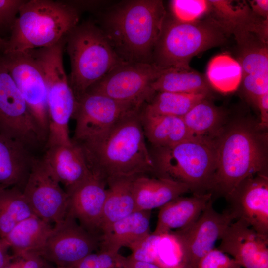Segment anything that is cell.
Returning a JSON list of instances; mask_svg holds the SVG:
<instances>
[{
	"label": "cell",
	"instance_id": "cell-1",
	"mask_svg": "<svg viewBox=\"0 0 268 268\" xmlns=\"http://www.w3.org/2000/svg\"><path fill=\"white\" fill-rule=\"evenodd\" d=\"M142 107L123 117L103 135L76 143L92 173L105 182L116 177L155 174L141 122Z\"/></svg>",
	"mask_w": 268,
	"mask_h": 268
},
{
	"label": "cell",
	"instance_id": "cell-2",
	"mask_svg": "<svg viewBox=\"0 0 268 268\" xmlns=\"http://www.w3.org/2000/svg\"><path fill=\"white\" fill-rule=\"evenodd\" d=\"M166 16L162 0H127L105 15L102 30L123 61L152 63Z\"/></svg>",
	"mask_w": 268,
	"mask_h": 268
},
{
	"label": "cell",
	"instance_id": "cell-3",
	"mask_svg": "<svg viewBox=\"0 0 268 268\" xmlns=\"http://www.w3.org/2000/svg\"><path fill=\"white\" fill-rule=\"evenodd\" d=\"M79 20V10L68 2L27 0L19 10L4 54L54 45L66 39Z\"/></svg>",
	"mask_w": 268,
	"mask_h": 268
},
{
	"label": "cell",
	"instance_id": "cell-4",
	"mask_svg": "<svg viewBox=\"0 0 268 268\" xmlns=\"http://www.w3.org/2000/svg\"><path fill=\"white\" fill-rule=\"evenodd\" d=\"M257 129L245 123H237L215 140L212 198L225 197L249 177L267 175L265 149Z\"/></svg>",
	"mask_w": 268,
	"mask_h": 268
},
{
	"label": "cell",
	"instance_id": "cell-5",
	"mask_svg": "<svg viewBox=\"0 0 268 268\" xmlns=\"http://www.w3.org/2000/svg\"><path fill=\"white\" fill-rule=\"evenodd\" d=\"M155 175L186 185L193 194L211 193L215 170V140L190 137L150 151Z\"/></svg>",
	"mask_w": 268,
	"mask_h": 268
},
{
	"label": "cell",
	"instance_id": "cell-6",
	"mask_svg": "<svg viewBox=\"0 0 268 268\" xmlns=\"http://www.w3.org/2000/svg\"><path fill=\"white\" fill-rule=\"evenodd\" d=\"M229 34L213 17L183 22L166 16L152 63L163 69H190L200 53L224 45Z\"/></svg>",
	"mask_w": 268,
	"mask_h": 268
},
{
	"label": "cell",
	"instance_id": "cell-7",
	"mask_svg": "<svg viewBox=\"0 0 268 268\" xmlns=\"http://www.w3.org/2000/svg\"><path fill=\"white\" fill-rule=\"evenodd\" d=\"M71 63L69 82L76 98L123 61L101 28L91 22L77 25L67 36Z\"/></svg>",
	"mask_w": 268,
	"mask_h": 268
},
{
	"label": "cell",
	"instance_id": "cell-8",
	"mask_svg": "<svg viewBox=\"0 0 268 268\" xmlns=\"http://www.w3.org/2000/svg\"><path fill=\"white\" fill-rule=\"evenodd\" d=\"M66 43L64 39L51 47L29 51L38 63L45 79L49 129L58 134L69 130L77 103L63 65Z\"/></svg>",
	"mask_w": 268,
	"mask_h": 268
},
{
	"label": "cell",
	"instance_id": "cell-9",
	"mask_svg": "<svg viewBox=\"0 0 268 268\" xmlns=\"http://www.w3.org/2000/svg\"><path fill=\"white\" fill-rule=\"evenodd\" d=\"M72 118L76 124L72 141L80 143L106 133L121 118L140 108L142 101H121L99 94L86 92L76 99Z\"/></svg>",
	"mask_w": 268,
	"mask_h": 268
},
{
	"label": "cell",
	"instance_id": "cell-10",
	"mask_svg": "<svg viewBox=\"0 0 268 268\" xmlns=\"http://www.w3.org/2000/svg\"><path fill=\"white\" fill-rule=\"evenodd\" d=\"M0 131L32 152L46 140L28 106L1 60H0Z\"/></svg>",
	"mask_w": 268,
	"mask_h": 268
},
{
	"label": "cell",
	"instance_id": "cell-11",
	"mask_svg": "<svg viewBox=\"0 0 268 268\" xmlns=\"http://www.w3.org/2000/svg\"><path fill=\"white\" fill-rule=\"evenodd\" d=\"M166 69L152 63L123 62L86 92L121 101L147 102L156 93L151 89V84Z\"/></svg>",
	"mask_w": 268,
	"mask_h": 268
},
{
	"label": "cell",
	"instance_id": "cell-12",
	"mask_svg": "<svg viewBox=\"0 0 268 268\" xmlns=\"http://www.w3.org/2000/svg\"><path fill=\"white\" fill-rule=\"evenodd\" d=\"M100 242L99 236L87 231L67 214L62 220L53 225L38 253L57 267L74 268L85 257L99 249Z\"/></svg>",
	"mask_w": 268,
	"mask_h": 268
},
{
	"label": "cell",
	"instance_id": "cell-13",
	"mask_svg": "<svg viewBox=\"0 0 268 268\" xmlns=\"http://www.w3.org/2000/svg\"><path fill=\"white\" fill-rule=\"evenodd\" d=\"M1 60L46 142L48 132L47 87L38 63L29 51L6 54Z\"/></svg>",
	"mask_w": 268,
	"mask_h": 268
},
{
	"label": "cell",
	"instance_id": "cell-14",
	"mask_svg": "<svg viewBox=\"0 0 268 268\" xmlns=\"http://www.w3.org/2000/svg\"><path fill=\"white\" fill-rule=\"evenodd\" d=\"M34 214L53 225L66 216L68 195L41 158L36 157L22 190Z\"/></svg>",
	"mask_w": 268,
	"mask_h": 268
},
{
	"label": "cell",
	"instance_id": "cell-15",
	"mask_svg": "<svg viewBox=\"0 0 268 268\" xmlns=\"http://www.w3.org/2000/svg\"><path fill=\"white\" fill-rule=\"evenodd\" d=\"M212 199L197 221L189 227L173 231L179 238L189 268H197L200 260L215 248L228 226L235 220L228 210L217 212Z\"/></svg>",
	"mask_w": 268,
	"mask_h": 268
},
{
	"label": "cell",
	"instance_id": "cell-16",
	"mask_svg": "<svg viewBox=\"0 0 268 268\" xmlns=\"http://www.w3.org/2000/svg\"><path fill=\"white\" fill-rule=\"evenodd\" d=\"M234 219L241 220L268 236V177L258 174L243 181L225 197Z\"/></svg>",
	"mask_w": 268,
	"mask_h": 268
},
{
	"label": "cell",
	"instance_id": "cell-17",
	"mask_svg": "<svg viewBox=\"0 0 268 268\" xmlns=\"http://www.w3.org/2000/svg\"><path fill=\"white\" fill-rule=\"evenodd\" d=\"M218 249L244 268H268V236L261 235L241 220L226 228Z\"/></svg>",
	"mask_w": 268,
	"mask_h": 268
},
{
	"label": "cell",
	"instance_id": "cell-18",
	"mask_svg": "<svg viewBox=\"0 0 268 268\" xmlns=\"http://www.w3.org/2000/svg\"><path fill=\"white\" fill-rule=\"evenodd\" d=\"M106 186L105 181L92 173L67 193V214L87 231L100 237Z\"/></svg>",
	"mask_w": 268,
	"mask_h": 268
},
{
	"label": "cell",
	"instance_id": "cell-19",
	"mask_svg": "<svg viewBox=\"0 0 268 268\" xmlns=\"http://www.w3.org/2000/svg\"><path fill=\"white\" fill-rule=\"evenodd\" d=\"M40 158L67 193L92 175L81 147L73 141L46 148Z\"/></svg>",
	"mask_w": 268,
	"mask_h": 268
},
{
	"label": "cell",
	"instance_id": "cell-20",
	"mask_svg": "<svg viewBox=\"0 0 268 268\" xmlns=\"http://www.w3.org/2000/svg\"><path fill=\"white\" fill-rule=\"evenodd\" d=\"M210 13L230 35L253 33L268 43V20L255 15L245 1L209 0Z\"/></svg>",
	"mask_w": 268,
	"mask_h": 268
},
{
	"label": "cell",
	"instance_id": "cell-21",
	"mask_svg": "<svg viewBox=\"0 0 268 268\" xmlns=\"http://www.w3.org/2000/svg\"><path fill=\"white\" fill-rule=\"evenodd\" d=\"M212 199V194H193L178 197L159 208L154 234L186 228L199 218Z\"/></svg>",
	"mask_w": 268,
	"mask_h": 268
},
{
	"label": "cell",
	"instance_id": "cell-22",
	"mask_svg": "<svg viewBox=\"0 0 268 268\" xmlns=\"http://www.w3.org/2000/svg\"><path fill=\"white\" fill-rule=\"evenodd\" d=\"M36 157L23 143L0 131V187L23 190Z\"/></svg>",
	"mask_w": 268,
	"mask_h": 268
},
{
	"label": "cell",
	"instance_id": "cell-23",
	"mask_svg": "<svg viewBox=\"0 0 268 268\" xmlns=\"http://www.w3.org/2000/svg\"><path fill=\"white\" fill-rule=\"evenodd\" d=\"M133 191L135 210L151 211L160 208L173 199L190 192L185 184L173 179L148 174L134 177Z\"/></svg>",
	"mask_w": 268,
	"mask_h": 268
},
{
	"label": "cell",
	"instance_id": "cell-24",
	"mask_svg": "<svg viewBox=\"0 0 268 268\" xmlns=\"http://www.w3.org/2000/svg\"><path fill=\"white\" fill-rule=\"evenodd\" d=\"M151 211L136 210L113 223L101 233L99 249L119 253L149 234Z\"/></svg>",
	"mask_w": 268,
	"mask_h": 268
},
{
	"label": "cell",
	"instance_id": "cell-25",
	"mask_svg": "<svg viewBox=\"0 0 268 268\" xmlns=\"http://www.w3.org/2000/svg\"><path fill=\"white\" fill-rule=\"evenodd\" d=\"M142 107L140 119L143 130L153 147L170 146L192 137L182 117L148 113Z\"/></svg>",
	"mask_w": 268,
	"mask_h": 268
},
{
	"label": "cell",
	"instance_id": "cell-26",
	"mask_svg": "<svg viewBox=\"0 0 268 268\" xmlns=\"http://www.w3.org/2000/svg\"><path fill=\"white\" fill-rule=\"evenodd\" d=\"M135 176L120 177L106 181L107 195L104 203L101 233L116 221L135 210L133 180Z\"/></svg>",
	"mask_w": 268,
	"mask_h": 268
},
{
	"label": "cell",
	"instance_id": "cell-27",
	"mask_svg": "<svg viewBox=\"0 0 268 268\" xmlns=\"http://www.w3.org/2000/svg\"><path fill=\"white\" fill-rule=\"evenodd\" d=\"M53 226L33 215L19 223L2 240L13 255L38 253L45 244Z\"/></svg>",
	"mask_w": 268,
	"mask_h": 268
},
{
	"label": "cell",
	"instance_id": "cell-28",
	"mask_svg": "<svg viewBox=\"0 0 268 268\" xmlns=\"http://www.w3.org/2000/svg\"><path fill=\"white\" fill-rule=\"evenodd\" d=\"M155 92L202 93L209 95L210 86L205 76L192 69H166L151 85Z\"/></svg>",
	"mask_w": 268,
	"mask_h": 268
},
{
	"label": "cell",
	"instance_id": "cell-29",
	"mask_svg": "<svg viewBox=\"0 0 268 268\" xmlns=\"http://www.w3.org/2000/svg\"><path fill=\"white\" fill-rule=\"evenodd\" d=\"M205 78L219 92L228 93L236 90L242 79V70L238 60L227 53L218 54L208 62Z\"/></svg>",
	"mask_w": 268,
	"mask_h": 268
},
{
	"label": "cell",
	"instance_id": "cell-30",
	"mask_svg": "<svg viewBox=\"0 0 268 268\" xmlns=\"http://www.w3.org/2000/svg\"><path fill=\"white\" fill-rule=\"evenodd\" d=\"M35 215L22 190L17 187H0V238H4L20 222Z\"/></svg>",
	"mask_w": 268,
	"mask_h": 268
},
{
	"label": "cell",
	"instance_id": "cell-31",
	"mask_svg": "<svg viewBox=\"0 0 268 268\" xmlns=\"http://www.w3.org/2000/svg\"><path fill=\"white\" fill-rule=\"evenodd\" d=\"M239 47L237 59L242 70V77L261 73H268V43L249 32L235 36Z\"/></svg>",
	"mask_w": 268,
	"mask_h": 268
},
{
	"label": "cell",
	"instance_id": "cell-32",
	"mask_svg": "<svg viewBox=\"0 0 268 268\" xmlns=\"http://www.w3.org/2000/svg\"><path fill=\"white\" fill-rule=\"evenodd\" d=\"M156 93L144 104L143 110L153 114L180 117H183L195 105L208 96L202 93Z\"/></svg>",
	"mask_w": 268,
	"mask_h": 268
},
{
	"label": "cell",
	"instance_id": "cell-33",
	"mask_svg": "<svg viewBox=\"0 0 268 268\" xmlns=\"http://www.w3.org/2000/svg\"><path fill=\"white\" fill-rule=\"evenodd\" d=\"M182 118L192 136L212 138L210 135L219 129L222 114L205 98L195 105Z\"/></svg>",
	"mask_w": 268,
	"mask_h": 268
},
{
	"label": "cell",
	"instance_id": "cell-34",
	"mask_svg": "<svg viewBox=\"0 0 268 268\" xmlns=\"http://www.w3.org/2000/svg\"><path fill=\"white\" fill-rule=\"evenodd\" d=\"M170 8L173 17L183 22L200 20L210 12L209 0H173Z\"/></svg>",
	"mask_w": 268,
	"mask_h": 268
},
{
	"label": "cell",
	"instance_id": "cell-35",
	"mask_svg": "<svg viewBox=\"0 0 268 268\" xmlns=\"http://www.w3.org/2000/svg\"><path fill=\"white\" fill-rule=\"evenodd\" d=\"M74 268H123L122 255L99 249L85 257Z\"/></svg>",
	"mask_w": 268,
	"mask_h": 268
},
{
	"label": "cell",
	"instance_id": "cell-36",
	"mask_svg": "<svg viewBox=\"0 0 268 268\" xmlns=\"http://www.w3.org/2000/svg\"><path fill=\"white\" fill-rule=\"evenodd\" d=\"M161 235L150 233L129 248L131 254L128 256L136 260L155 264Z\"/></svg>",
	"mask_w": 268,
	"mask_h": 268
},
{
	"label": "cell",
	"instance_id": "cell-37",
	"mask_svg": "<svg viewBox=\"0 0 268 268\" xmlns=\"http://www.w3.org/2000/svg\"><path fill=\"white\" fill-rule=\"evenodd\" d=\"M240 85L247 100L256 106L258 99L268 93V73L244 76Z\"/></svg>",
	"mask_w": 268,
	"mask_h": 268
},
{
	"label": "cell",
	"instance_id": "cell-38",
	"mask_svg": "<svg viewBox=\"0 0 268 268\" xmlns=\"http://www.w3.org/2000/svg\"><path fill=\"white\" fill-rule=\"evenodd\" d=\"M241 265L229 255L214 248L199 261L197 268H241Z\"/></svg>",
	"mask_w": 268,
	"mask_h": 268
},
{
	"label": "cell",
	"instance_id": "cell-39",
	"mask_svg": "<svg viewBox=\"0 0 268 268\" xmlns=\"http://www.w3.org/2000/svg\"><path fill=\"white\" fill-rule=\"evenodd\" d=\"M46 262L36 252L11 254L9 260L3 268H46Z\"/></svg>",
	"mask_w": 268,
	"mask_h": 268
},
{
	"label": "cell",
	"instance_id": "cell-40",
	"mask_svg": "<svg viewBox=\"0 0 268 268\" xmlns=\"http://www.w3.org/2000/svg\"><path fill=\"white\" fill-rule=\"evenodd\" d=\"M27 0H0V28L11 30L17 19V14Z\"/></svg>",
	"mask_w": 268,
	"mask_h": 268
},
{
	"label": "cell",
	"instance_id": "cell-41",
	"mask_svg": "<svg viewBox=\"0 0 268 268\" xmlns=\"http://www.w3.org/2000/svg\"><path fill=\"white\" fill-rule=\"evenodd\" d=\"M256 106L260 112V121L256 127L258 130L266 129L268 126V93L258 99Z\"/></svg>",
	"mask_w": 268,
	"mask_h": 268
},
{
	"label": "cell",
	"instance_id": "cell-42",
	"mask_svg": "<svg viewBox=\"0 0 268 268\" xmlns=\"http://www.w3.org/2000/svg\"><path fill=\"white\" fill-rule=\"evenodd\" d=\"M248 3L252 12L257 16L268 20V0H249Z\"/></svg>",
	"mask_w": 268,
	"mask_h": 268
},
{
	"label": "cell",
	"instance_id": "cell-43",
	"mask_svg": "<svg viewBox=\"0 0 268 268\" xmlns=\"http://www.w3.org/2000/svg\"><path fill=\"white\" fill-rule=\"evenodd\" d=\"M123 268H161L155 264L136 260L129 256H122Z\"/></svg>",
	"mask_w": 268,
	"mask_h": 268
},
{
	"label": "cell",
	"instance_id": "cell-44",
	"mask_svg": "<svg viewBox=\"0 0 268 268\" xmlns=\"http://www.w3.org/2000/svg\"><path fill=\"white\" fill-rule=\"evenodd\" d=\"M9 248L3 240L0 238V268H3L10 259Z\"/></svg>",
	"mask_w": 268,
	"mask_h": 268
},
{
	"label": "cell",
	"instance_id": "cell-45",
	"mask_svg": "<svg viewBox=\"0 0 268 268\" xmlns=\"http://www.w3.org/2000/svg\"><path fill=\"white\" fill-rule=\"evenodd\" d=\"M6 43V41L0 37V51L1 50H4V47Z\"/></svg>",
	"mask_w": 268,
	"mask_h": 268
},
{
	"label": "cell",
	"instance_id": "cell-46",
	"mask_svg": "<svg viewBox=\"0 0 268 268\" xmlns=\"http://www.w3.org/2000/svg\"><path fill=\"white\" fill-rule=\"evenodd\" d=\"M46 268H64V267H50L49 266H47Z\"/></svg>",
	"mask_w": 268,
	"mask_h": 268
}]
</instances>
